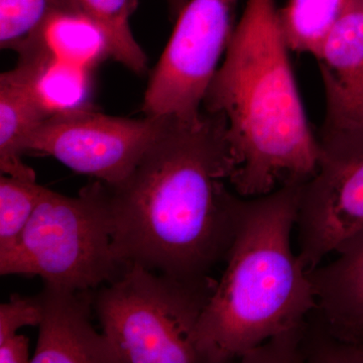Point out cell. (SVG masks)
I'll use <instances>...</instances> for the list:
<instances>
[{"mask_svg": "<svg viewBox=\"0 0 363 363\" xmlns=\"http://www.w3.org/2000/svg\"><path fill=\"white\" fill-rule=\"evenodd\" d=\"M235 169L223 116L202 108L169 117L130 176L108 186L118 259L177 278L210 276L240 221L245 198L227 187Z\"/></svg>", "mask_w": 363, "mask_h": 363, "instance_id": "1", "label": "cell"}, {"mask_svg": "<svg viewBox=\"0 0 363 363\" xmlns=\"http://www.w3.org/2000/svg\"><path fill=\"white\" fill-rule=\"evenodd\" d=\"M274 0H247L203 109L225 118L236 169L229 184L255 198L317 171L313 133Z\"/></svg>", "mask_w": 363, "mask_h": 363, "instance_id": "2", "label": "cell"}, {"mask_svg": "<svg viewBox=\"0 0 363 363\" xmlns=\"http://www.w3.org/2000/svg\"><path fill=\"white\" fill-rule=\"evenodd\" d=\"M304 182L245 198L226 267L200 320L203 363L240 359L274 336L305 326L317 309L291 236Z\"/></svg>", "mask_w": 363, "mask_h": 363, "instance_id": "3", "label": "cell"}, {"mask_svg": "<svg viewBox=\"0 0 363 363\" xmlns=\"http://www.w3.org/2000/svg\"><path fill=\"white\" fill-rule=\"evenodd\" d=\"M113 231L104 182H90L74 197L44 188L21 240L0 255V274L38 276L74 291L111 283L128 267L114 252Z\"/></svg>", "mask_w": 363, "mask_h": 363, "instance_id": "4", "label": "cell"}, {"mask_svg": "<svg viewBox=\"0 0 363 363\" xmlns=\"http://www.w3.org/2000/svg\"><path fill=\"white\" fill-rule=\"evenodd\" d=\"M217 283L131 264L98 292L95 311L121 363H203L198 326Z\"/></svg>", "mask_w": 363, "mask_h": 363, "instance_id": "5", "label": "cell"}, {"mask_svg": "<svg viewBox=\"0 0 363 363\" xmlns=\"http://www.w3.org/2000/svg\"><path fill=\"white\" fill-rule=\"evenodd\" d=\"M316 173L301 190L298 257L306 271L363 231V121L326 111Z\"/></svg>", "mask_w": 363, "mask_h": 363, "instance_id": "6", "label": "cell"}, {"mask_svg": "<svg viewBox=\"0 0 363 363\" xmlns=\"http://www.w3.org/2000/svg\"><path fill=\"white\" fill-rule=\"evenodd\" d=\"M238 0H189L149 80L147 116L191 118L205 96L235 30Z\"/></svg>", "mask_w": 363, "mask_h": 363, "instance_id": "7", "label": "cell"}, {"mask_svg": "<svg viewBox=\"0 0 363 363\" xmlns=\"http://www.w3.org/2000/svg\"><path fill=\"white\" fill-rule=\"evenodd\" d=\"M169 118L106 116L91 107L56 112L26 140L25 154L52 157L114 187L130 176Z\"/></svg>", "mask_w": 363, "mask_h": 363, "instance_id": "8", "label": "cell"}, {"mask_svg": "<svg viewBox=\"0 0 363 363\" xmlns=\"http://www.w3.org/2000/svg\"><path fill=\"white\" fill-rule=\"evenodd\" d=\"M42 319L32 363H121L109 339L91 324L94 298L44 284L38 295Z\"/></svg>", "mask_w": 363, "mask_h": 363, "instance_id": "9", "label": "cell"}, {"mask_svg": "<svg viewBox=\"0 0 363 363\" xmlns=\"http://www.w3.org/2000/svg\"><path fill=\"white\" fill-rule=\"evenodd\" d=\"M54 55L48 43L18 54V64L0 76V171L1 175L37 181L23 162L26 140L52 116L40 92L45 62Z\"/></svg>", "mask_w": 363, "mask_h": 363, "instance_id": "10", "label": "cell"}, {"mask_svg": "<svg viewBox=\"0 0 363 363\" xmlns=\"http://www.w3.org/2000/svg\"><path fill=\"white\" fill-rule=\"evenodd\" d=\"M337 257L307 272L317 300L313 325L340 342L363 336V231L336 250Z\"/></svg>", "mask_w": 363, "mask_h": 363, "instance_id": "11", "label": "cell"}, {"mask_svg": "<svg viewBox=\"0 0 363 363\" xmlns=\"http://www.w3.org/2000/svg\"><path fill=\"white\" fill-rule=\"evenodd\" d=\"M316 59L326 111L355 118L363 106V0H350Z\"/></svg>", "mask_w": 363, "mask_h": 363, "instance_id": "12", "label": "cell"}, {"mask_svg": "<svg viewBox=\"0 0 363 363\" xmlns=\"http://www.w3.org/2000/svg\"><path fill=\"white\" fill-rule=\"evenodd\" d=\"M61 16L83 14L76 0H0V47L21 54L45 44L50 23Z\"/></svg>", "mask_w": 363, "mask_h": 363, "instance_id": "13", "label": "cell"}, {"mask_svg": "<svg viewBox=\"0 0 363 363\" xmlns=\"http://www.w3.org/2000/svg\"><path fill=\"white\" fill-rule=\"evenodd\" d=\"M84 18L99 30L108 56L126 69L143 75L147 57L131 32L130 18L138 0H76Z\"/></svg>", "mask_w": 363, "mask_h": 363, "instance_id": "14", "label": "cell"}, {"mask_svg": "<svg viewBox=\"0 0 363 363\" xmlns=\"http://www.w3.org/2000/svg\"><path fill=\"white\" fill-rule=\"evenodd\" d=\"M350 0H288L279 9L281 32L291 51L316 58L325 38Z\"/></svg>", "mask_w": 363, "mask_h": 363, "instance_id": "15", "label": "cell"}, {"mask_svg": "<svg viewBox=\"0 0 363 363\" xmlns=\"http://www.w3.org/2000/svg\"><path fill=\"white\" fill-rule=\"evenodd\" d=\"M45 40L57 58L89 69L109 57L99 30L83 16H61L50 23Z\"/></svg>", "mask_w": 363, "mask_h": 363, "instance_id": "16", "label": "cell"}, {"mask_svg": "<svg viewBox=\"0 0 363 363\" xmlns=\"http://www.w3.org/2000/svg\"><path fill=\"white\" fill-rule=\"evenodd\" d=\"M44 188L37 181L0 177V255L9 252L21 240Z\"/></svg>", "mask_w": 363, "mask_h": 363, "instance_id": "17", "label": "cell"}, {"mask_svg": "<svg viewBox=\"0 0 363 363\" xmlns=\"http://www.w3.org/2000/svg\"><path fill=\"white\" fill-rule=\"evenodd\" d=\"M88 69L67 63L52 55L40 72V92L52 113L88 106Z\"/></svg>", "mask_w": 363, "mask_h": 363, "instance_id": "18", "label": "cell"}, {"mask_svg": "<svg viewBox=\"0 0 363 363\" xmlns=\"http://www.w3.org/2000/svg\"><path fill=\"white\" fill-rule=\"evenodd\" d=\"M42 309L38 296H11L9 302L0 305V341L16 335L23 327H39Z\"/></svg>", "mask_w": 363, "mask_h": 363, "instance_id": "19", "label": "cell"}, {"mask_svg": "<svg viewBox=\"0 0 363 363\" xmlns=\"http://www.w3.org/2000/svg\"><path fill=\"white\" fill-rule=\"evenodd\" d=\"M30 359L26 336L18 333L0 341V363H28Z\"/></svg>", "mask_w": 363, "mask_h": 363, "instance_id": "20", "label": "cell"}, {"mask_svg": "<svg viewBox=\"0 0 363 363\" xmlns=\"http://www.w3.org/2000/svg\"><path fill=\"white\" fill-rule=\"evenodd\" d=\"M168 6L169 14L172 18H176L181 13L183 7L187 4L189 0H164Z\"/></svg>", "mask_w": 363, "mask_h": 363, "instance_id": "21", "label": "cell"}, {"mask_svg": "<svg viewBox=\"0 0 363 363\" xmlns=\"http://www.w3.org/2000/svg\"><path fill=\"white\" fill-rule=\"evenodd\" d=\"M354 345L357 346V350L358 353H359L360 357H362V362L363 363V336L362 340L357 344H354Z\"/></svg>", "mask_w": 363, "mask_h": 363, "instance_id": "22", "label": "cell"}, {"mask_svg": "<svg viewBox=\"0 0 363 363\" xmlns=\"http://www.w3.org/2000/svg\"><path fill=\"white\" fill-rule=\"evenodd\" d=\"M355 119H362L363 121V106L362 111L359 112V114H358L357 117H355Z\"/></svg>", "mask_w": 363, "mask_h": 363, "instance_id": "23", "label": "cell"}]
</instances>
